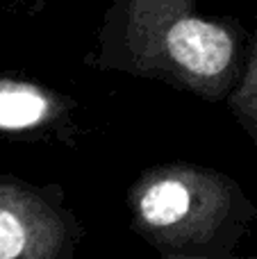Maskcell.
<instances>
[{
	"instance_id": "obj_5",
	"label": "cell",
	"mask_w": 257,
	"mask_h": 259,
	"mask_svg": "<svg viewBox=\"0 0 257 259\" xmlns=\"http://www.w3.org/2000/svg\"><path fill=\"white\" fill-rule=\"evenodd\" d=\"M226 103L241 130L257 143V23L246 48L241 73L228 94Z\"/></svg>"
},
{
	"instance_id": "obj_1",
	"label": "cell",
	"mask_w": 257,
	"mask_h": 259,
	"mask_svg": "<svg viewBox=\"0 0 257 259\" xmlns=\"http://www.w3.org/2000/svg\"><path fill=\"white\" fill-rule=\"evenodd\" d=\"M246 48L239 23L200 16L196 0H114L103 18L94 64L217 103L235 87Z\"/></svg>"
},
{
	"instance_id": "obj_2",
	"label": "cell",
	"mask_w": 257,
	"mask_h": 259,
	"mask_svg": "<svg viewBox=\"0 0 257 259\" xmlns=\"http://www.w3.org/2000/svg\"><path fill=\"white\" fill-rule=\"evenodd\" d=\"M127 207L132 230L166 259H230L257 221L235 180L194 164L144 170Z\"/></svg>"
},
{
	"instance_id": "obj_4",
	"label": "cell",
	"mask_w": 257,
	"mask_h": 259,
	"mask_svg": "<svg viewBox=\"0 0 257 259\" xmlns=\"http://www.w3.org/2000/svg\"><path fill=\"white\" fill-rule=\"evenodd\" d=\"M64 116L66 107L59 94L25 82H0V130L5 132L48 130Z\"/></svg>"
},
{
	"instance_id": "obj_3",
	"label": "cell",
	"mask_w": 257,
	"mask_h": 259,
	"mask_svg": "<svg viewBox=\"0 0 257 259\" xmlns=\"http://www.w3.org/2000/svg\"><path fill=\"white\" fill-rule=\"evenodd\" d=\"M82 237L57 187L0 182V259L71 257Z\"/></svg>"
}]
</instances>
